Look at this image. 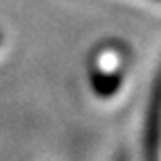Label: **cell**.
Masks as SVG:
<instances>
[{
  "instance_id": "1",
  "label": "cell",
  "mask_w": 161,
  "mask_h": 161,
  "mask_svg": "<svg viewBox=\"0 0 161 161\" xmlns=\"http://www.w3.org/2000/svg\"><path fill=\"white\" fill-rule=\"evenodd\" d=\"M144 161H161V77L150 95L144 125Z\"/></svg>"
}]
</instances>
